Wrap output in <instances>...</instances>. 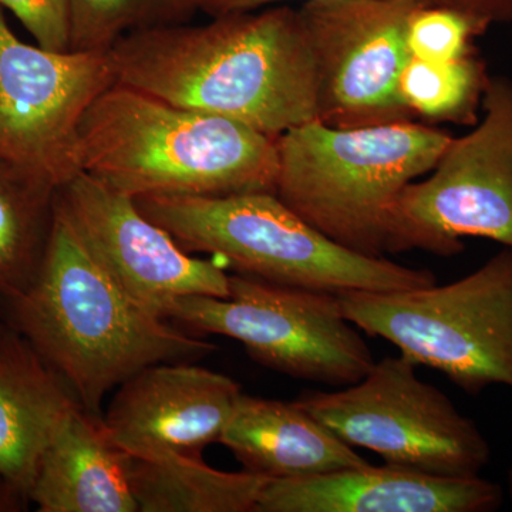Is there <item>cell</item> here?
<instances>
[{
    "label": "cell",
    "instance_id": "1",
    "mask_svg": "<svg viewBox=\"0 0 512 512\" xmlns=\"http://www.w3.org/2000/svg\"><path fill=\"white\" fill-rule=\"evenodd\" d=\"M109 55L117 83L269 137L319 117L311 45L286 3L137 30Z\"/></svg>",
    "mask_w": 512,
    "mask_h": 512
},
{
    "label": "cell",
    "instance_id": "2",
    "mask_svg": "<svg viewBox=\"0 0 512 512\" xmlns=\"http://www.w3.org/2000/svg\"><path fill=\"white\" fill-rule=\"evenodd\" d=\"M3 322L62 377L87 412L144 367L202 357L191 338L140 305L104 268L56 201L45 259L22 295L0 301Z\"/></svg>",
    "mask_w": 512,
    "mask_h": 512
},
{
    "label": "cell",
    "instance_id": "3",
    "mask_svg": "<svg viewBox=\"0 0 512 512\" xmlns=\"http://www.w3.org/2000/svg\"><path fill=\"white\" fill-rule=\"evenodd\" d=\"M79 161L131 198L275 192L279 170L276 138L117 82L84 117Z\"/></svg>",
    "mask_w": 512,
    "mask_h": 512
},
{
    "label": "cell",
    "instance_id": "4",
    "mask_svg": "<svg viewBox=\"0 0 512 512\" xmlns=\"http://www.w3.org/2000/svg\"><path fill=\"white\" fill-rule=\"evenodd\" d=\"M451 140L414 120L357 128L312 120L276 138L275 195L343 248L387 258L400 194L430 174Z\"/></svg>",
    "mask_w": 512,
    "mask_h": 512
},
{
    "label": "cell",
    "instance_id": "5",
    "mask_svg": "<svg viewBox=\"0 0 512 512\" xmlns=\"http://www.w3.org/2000/svg\"><path fill=\"white\" fill-rule=\"evenodd\" d=\"M148 220L187 252L224 259L238 274L329 292H396L437 284L429 269L370 258L320 234L276 197L248 192L222 197L134 198Z\"/></svg>",
    "mask_w": 512,
    "mask_h": 512
},
{
    "label": "cell",
    "instance_id": "6",
    "mask_svg": "<svg viewBox=\"0 0 512 512\" xmlns=\"http://www.w3.org/2000/svg\"><path fill=\"white\" fill-rule=\"evenodd\" d=\"M340 309L372 338L468 394L512 389V248L451 284L396 292H345Z\"/></svg>",
    "mask_w": 512,
    "mask_h": 512
},
{
    "label": "cell",
    "instance_id": "7",
    "mask_svg": "<svg viewBox=\"0 0 512 512\" xmlns=\"http://www.w3.org/2000/svg\"><path fill=\"white\" fill-rule=\"evenodd\" d=\"M164 318L238 340L255 362L306 382L350 386L376 363L338 295L256 276L229 275L228 298L175 299Z\"/></svg>",
    "mask_w": 512,
    "mask_h": 512
},
{
    "label": "cell",
    "instance_id": "8",
    "mask_svg": "<svg viewBox=\"0 0 512 512\" xmlns=\"http://www.w3.org/2000/svg\"><path fill=\"white\" fill-rule=\"evenodd\" d=\"M417 367L402 353L386 356L360 382L303 394L296 404L389 466L430 476H481L490 464V444L446 394L417 376Z\"/></svg>",
    "mask_w": 512,
    "mask_h": 512
},
{
    "label": "cell",
    "instance_id": "9",
    "mask_svg": "<svg viewBox=\"0 0 512 512\" xmlns=\"http://www.w3.org/2000/svg\"><path fill=\"white\" fill-rule=\"evenodd\" d=\"M484 117L448 144L429 177L407 185L396 205L393 254L450 258L466 237L512 248V80L490 77Z\"/></svg>",
    "mask_w": 512,
    "mask_h": 512
},
{
    "label": "cell",
    "instance_id": "10",
    "mask_svg": "<svg viewBox=\"0 0 512 512\" xmlns=\"http://www.w3.org/2000/svg\"><path fill=\"white\" fill-rule=\"evenodd\" d=\"M0 6V161L57 191L82 173L80 127L117 82L109 52H53L22 42Z\"/></svg>",
    "mask_w": 512,
    "mask_h": 512
},
{
    "label": "cell",
    "instance_id": "11",
    "mask_svg": "<svg viewBox=\"0 0 512 512\" xmlns=\"http://www.w3.org/2000/svg\"><path fill=\"white\" fill-rule=\"evenodd\" d=\"M417 0H306L298 8L319 84L320 121L332 127L414 120L399 79Z\"/></svg>",
    "mask_w": 512,
    "mask_h": 512
},
{
    "label": "cell",
    "instance_id": "12",
    "mask_svg": "<svg viewBox=\"0 0 512 512\" xmlns=\"http://www.w3.org/2000/svg\"><path fill=\"white\" fill-rule=\"evenodd\" d=\"M56 201L121 288L154 315L165 319L168 306L183 296L228 298L222 266L181 248L134 198L80 173L57 191Z\"/></svg>",
    "mask_w": 512,
    "mask_h": 512
},
{
    "label": "cell",
    "instance_id": "13",
    "mask_svg": "<svg viewBox=\"0 0 512 512\" xmlns=\"http://www.w3.org/2000/svg\"><path fill=\"white\" fill-rule=\"evenodd\" d=\"M241 394V386L221 373L157 363L117 387L101 420L133 458L201 456L220 440Z\"/></svg>",
    "mask_w": 512,
    "mask_h": 512
},
{
    "label": "cell",
    "instance_id": "14",
    "mask_svg": "<svg viewBox=\"0 0 512 512\" xmlns=\"http://www.w3.org/2000/svg\"><path fill=\"white\" fill-rule=\"evenodd\" d=\"M500 485L478 477H441L367 466L320 476L269 480L255 512H491Z\"/></svg>",
    "mask_w": 512,
    "mask_h": 512
},
{
    "label": "cell",
    "instance_id": "15",
    "mask_svg": "<svg viewBox=\"0 0 512 512\" xmlns=\"http://www.w3.org/2000/svg\"><path fill=\"white\" fill-rule=\"evenodd\" d=\"M80 403L28 340L0 338V478L28 500L40 458Z\"/></svg>",
    "mask_w": 512,
    "mask_h": 512
},
{
    "label": "cell",
    "instance_id": "16",
    "mask_svg": "<svg viewBox=\"0 0 512 512\" xmlns=\"http://www.w3.org/2000/svg\"><path fill=\"white\" fill-rule=\"evenodd\" d=\"M130 464L103 420L76 407L40 458L28 500L40 512H138Z\"/></svg>",
    "mask_w": 512,
    "mask_h": 512
},
{
    "label": "cell",
    "instance_id": "17",
    "mask_svg": "<svg viewBox=\"0 0 512 512\" xmlns=\"http://www.w3.org/2000/svg\"><path fill=\"white\" fill-rule=\"evenodd\" d=\"M218 443L245 471L269 480L320 476L369 464L296 402L244 393Z\"/></svg>",
    "mask_w": 512,
    "mask_h": 512
},
{
    "label": "cell",
    "instance_id": "18",
    "mask_svg": "<svg viewBox=\"0 0 512 512\" xmlns=\"http://www.w3.org/2000/svg\"><path fill=\"white\" fill-rule=\"evenodd\" d=\"M268 483L245 470H215L201 456L131 457V490L141 512H255Z\"/></svg>",
    "mask_w": 512,
    "mask_h": 512
},
{
    "label": "cell",
    "instance_id": "19",
    "mask_svg": "<svg viewBox=\"0 0 512 512\" xmlns=\"http://www.w3.org/2000/svg\"><path fill=\"white\" fill-rule=\"evenodd\" d=\"M53 185L0 161V301L22 295L45 259L55 221Z\"/></svg>",
    "mask_w": 512,
    "mask_h": 512
},
{
    "label": "cell",
    "instance_id": "20",
    "mask_svg": "<svg viewBox=\"0 0 512 512\" xmlns=\"http://www.w3.org/2000/svg\"><path fill=\"white\" fill-rule=\"evenodd\" d=\"M488 79L484 64L471 55L443 63L410 56L400 74L399 92L414 119L474 126Z\"/></svg>",
    "mask_w": 512,
    "mask_h": 512
},
{
    "label": "cell",
    "instance_id": "21",
    "mask_svg": "<svg viewBox=\"0 0 512 512\" xmlns=\"http://www.w3.org/2000/svg\"><path fill=\"white\" fill-rule=\"evenodd\" d=\"M195 0H70V50L110 52L137 30L188 22Z\"/></svg>",
    "mask_w": 512,
    "mask_h": 512
},
{
    "label": "cell",
    "instance_id": "22",
    "mask_svg": "<svg viewBox=\"0 0 512 512\" xmlns=\"http://www.w3.org/2000/svg\"><path fill=\"white\" fill-rule=\"evenodd\" d=\"M490 28L473 16L447 6L419 5L407 26L410 56L426 62H453L471 55L474 37Z\"/></svg>",
    "mask_w": 512,
    "mask_h": 512
},
{
    "label": "cell",
    "instance_id": "23",
    "mask_svg": "<svg viewBox=\"0 0 512 512\" xmlns=\"http://www.w3.org/2000/svg\"><path fill=\"white\" fill-rule=\"evenodd\" d=\"M35 37L36 45L53 52L70 50V0H0Z\"/></svg>",
    "mask_w": 512,
    "mask_h": 512
},
{
    "label": "cell",
    "instance_id": "24",
    "mask_svg": "<svg viewBox=\"0 0 512 512\" xmlns=\"http://www.w3.org/2000/svg\"><path fill=\"white\" fill-rule=\"evenodd\" d=\"M441 6L460 10L488 26L512 20V0H441Z\"/></svg>",
    "mask_w": 512,
    "mask_h": 512
},
{
    "label": "cell",
    "instance_id": "25",
    "mask_svg": "<svg viewBox=\"0 0 512 512\" xmlns=\"http://www.w3.org/2000/svg\"><path fill=\"white\" fill-rule=\"evenodd\" d=\"M291 2H306V0H195L197 9L204 12L205 15L220 16L227 13L247 12V10H255L266 8L272 5H288ZM424 5L441 6V0H417Z\"/></svg>",
    "mask_w": 512,
    "mask_h": 512
},
{
    "label": "cell",
    "instance_id": "26",
    "mask_svg": "<svg viewBox=\"0 0 512 512\" xmlns=\"http://www.w3.org/2000/svg\"><path fill=\"white\" fill-rule=\"evenodd\" d=\"M20 500L26 498L0 478V511L16 510Z\"/></svg>",
    "mask_w": 512,
    "mask_h": 512
},
{
    "label": "cell",
    "instance_id": "27",
    "mask_svg": "<svg viewBox=\"0 0 512 512\" xmlns=\"http://www.w3.org/2000/svg\"><path fill=\"white\" fill-rule=\"evenodd\" d=\"M6 323L3 322V319L0 318V338H2L3 332H5Z\"/></svg>",
    "mask_w": 512,
    "mask_h": 512
},
{
    "label": "cell",
    "instance_id": "28",
    "mask_svg": "<svg viewBox=\"0 0 512 512\" xmlns=\"http://www.w3.org/2000/svg\"><path fill=\"white\" fill-rule=\"evenodd\" d=\"M510 494H511V498H512V468L510 471Z\"/></svg>",
    "mask_w": 512,
    "mask_h": 512
}]
</instances>
